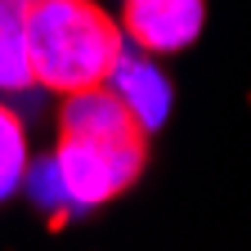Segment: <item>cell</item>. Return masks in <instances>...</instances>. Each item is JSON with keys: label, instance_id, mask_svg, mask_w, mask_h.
<instances>
[{"label": "cell", "instance_id": "cell-5", "mask_svg": "<svg viewBox=\"0 0 251 251\" xmlns=\"http://www.w3.org/2000/svg\"><path fill=\"white\" fill-rule=\"evenodd\" d=\"M27 14L31 0H0V94H18L36 85L27 58Z\"/></svg>", "mask_w": 251, "mask_h": 251}, {"label": "cell", "instance_id": "cell-6", "mask_svg": "<svg viewBox=\"0 0 251 251\" xmlns=\"http://www.w3.org/2000/svg\"><path fill=\"white\" fill-rule=\"evenodd\" d=\"M23 179H27V135L18 112L0 103V202H9Z\"/></svg>", "mask_w": 251, "mask_h": 251}, {"label": "cell", "instance_id": "cell-4", "mask_svg": "<svg viewBox=\"0 0 251 251\" xmlns=\"http://www.w3.org/2000/svg\"><path fill=\"white\" fill-rule=\"evenodd\" d=\"M108 85L139 112V121L148 126V130H157V126H162V117H166V108H171V85L162 81V72H157L152 63L126 58V54H121V63H117V72H112Z\"/></svg>", "mask_w": 251, "mask_h": 251}, {"label": "cell", "instance_id": "cell-1", "mask_svg": "<svg viewBox=\"0 0 251 251\" xmlns=\"http://www.w3.org/2000/svg\"><path fill=\"white\" fill-rule=\"evenodd\" d=\"M148 126L112 85L63 94L54 175L72 206H108L148 171Z\"/></svg>", "mask_w": 251, "mask_h": 251}, {"label": "cell", "instance_id": "cell-3", "mask_svg": "<svg viewBox=\"0 0 251 251\" xmlns=\"http://www.w3.org/2000/svg\"><path fill=\"white\" fill-rule=\"evenodd\" d=\"M206 27V0H121V31L144 54H184Z\"/></svg>", "mask_w": 251, "mask_h": 251}, {"label": "cell", "instance_id": "cell-2", "mask_svg": "<svg viewBox=\"0 0 251 251\" xmlns=\"http://www.w3.org/2000/svg\"><path fill=\"white\" fill-rule=\"evenodd\" d=\"M126 54L121 23L94 0H31L27 58L31 81L54 94L108 85Z\"/></svg>", "mask_w": 251, "mask_h": 251}]
</instances>
